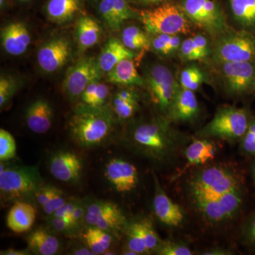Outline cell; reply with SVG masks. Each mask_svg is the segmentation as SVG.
Returning a JSON list of instances; mask_svg holds the SVG:
<instances>
[{"label": "cell", "instance_id": "cell-8", "mask_svg": "<svg viewBox=\"0 0 255 255\" xmlns=\"http://www.w3.org/2000/svg\"><path fill=\"white\" fill-rule=\"evenodd\" d=\"M243 201V189H240L194 202L196 209L208 222L219 223L234 218L241 211Z\"/></svg>", "mask_w": 255, "mask_h": 255}, {"label": "cell", "instance_id": "cell-19", "mask_svg": "<svg viewBox=\"0 0 255 255\" xmlns=\"http://www.w3.org/2000/svg\"><path fill=\"white\" fill-rule=\"evenodd\" d=\"M53 117L51 106L47 101L40 99L29 105L25 119L26 125L31 131L43 134L50 130Z\"/></svg>", "mask_w": 255, "mask_h": 255}, {"label": "cell", "instance_id": "cell-54", "mask_svg": "<svg viewBox=\"0 0 255 255\" xmlns=\"http://www.w3.org/2000/svg\"><path fill=\"white\" fill-rule=\"evenodd\" d=\"M140 1L145 4H155L163 2V1H167V0H140Z\"/></svg>", "mask_w": 255, "mask_h": 255}, {"label": "cell", "instance_id": "cell-22", "mask_svg": "<svg viewBox=\"0 0 255 255\" xmlns=\"http://www.w3.org/2000/svg\"><path fill=\"white\" fill-rule=\"evenodd\" d=\"M36 211L33 206L23 201H16L8 213L6 226L16 233L31 229L36 220Z\"/></svg>", "mask_w": 255, "mask_h": 255}, {"label": "cell", "instance_id": "cell-32", "mask_svg": "<svg viewBox=\"0 0 255 255\" xmlns=\"http://www.w3.org/2000/svg\"><path fill=\"white\" fill-rule=\"evenodd\" d=\"M127 249L137 255L148 254L140 221L131 223L128 228Z\"/></svg>", "mask_w": 255, "mask_h": 255}, {"label": "cell", "instance_id": "cell-29", "mask_svg": "<svg viewBox=\"0 0 255 255\" xmlns=\"http://www.w3.org/2000/svg\"><path fill=\"white\" fill-rule=\"evenodd\" d=\"M85 221L90 226L100 228L109 233L118 232L124 227L126 224V218L122 210L117 212L97 216V217H92V216L85 215Z\"/></svg>", "mask_w": 255, "mask_h": 255}, {"label": "cell", "instance_id": "cell-38", "mask_svg": "<svg viewBox=\"0 0 255 255\" xmlns=\"http://www.w3.org/2000/svg\"><path fill=\"white\" fill-rule=\"evenodd\" d=\"M138 103L137 100L128 102L120 100L115 97L114 100V108L116 113L121 119L130 118L136 112Z\"/></svg>", "mask_w": 255, "mask_h": 255}, {"label": "cell", "instance_id": "cell-39", "mask_svg": "<svg viewBox=\"0 0 255 255\" xmlns=\"http://www.w3.org/2000/svg\"><path fill=\"white\" fill-rule=\"evenodd\" d=\"M241 141L243 152L255 157V119H251L248 130Z\"/></svg>", "mask_w": 255, "mask_h": 255}, {"label": "cell", "instance_id": "cell-50", "mask_svg": "<svg viewBox=\"0 0 255 255\" xmlns=\"http://www.w3.org/2000/svg\"><path fill=\"white\" fill-rule=\"evenodd\" d=\"M193 40L195 42L196 46L201 50L204 56L207 57L211 53L210 50L209 41L206 36L202 34H197L192 37Z\"/></svg>", "mask_w": 255, "mask_h": 255}, {"label": "cell", "instance_id": "cell-5", "mask_svg": "<svg viewBox=\"0 0 255 255\" xmlns=\"http://www.w3.org/2000/svg\"><path fill=\"white\" fill-rule=\"evenodd\" d=\"M140 18L151 34H187L191 31V22L184 10L169 3L142 10Z\"/></svg>", "mask_w": 255, "mask_h": 255}, {"label": "cell", "instance_id": "cell-26", "mask_svg": "<svg viewBox=\"0 0 255 255\" xmlns=\"http://www.w3.org/2000/svg\"><path fill=\"white\" fill-rule=\"evenodd\" d=\"M101 36L100 25L90 16H82L77 26V38L82 51L92 48L98 43Z\"/></svg>", "mask_w": 255, "mask_h": 255}, {"label": "cell", "instance_id": "cell-21", "mask_svg": "<svg viewBox=\"0 0 255 255\" xmlns=\"http://www.w3.org/2000/svg\"><path fill=\"white\" fill-rule=\"evenodd\" d=\"M135 53L124 46L117 38H110L101 52L97 64L103 73L110 72L121 61L127 58H134Z\"/></svg>", "mask_w": 255, "mask_h": 255}, {"label": "cell", "instance_id": "cell-20", "mask_svg": "<svg viewBox=\"0 0 255 255\" xmlns=\"http://www.w3.org/2000/svg\"><path fill=\"white\" fill-rule=\"evenodd\" d=\"M100 12L110 28L118 30L125 21L135 17L127 0H102Z\"/></svg>", "mask_w": 255, "mask_h": 255}, {"label": "cell", "instance_id": "cell-27", "mask_svg": "<svg viewBox=\"0 0 255 255\" xmlns=\"http://www.w3.org/2000/svg\"><path fill=\"white\" fill-rule=\"evenodd\" d=\"M80 8L79 0H49L46 13L52 21L63 23L71 20Z\"/></svg>", "mask_w": 255, "mask_h": 255}, {"label": "cell", "instance_id": "cell-18", "mask_svg": "<svg viewBox=\"0 0 255 255\" xmlns=\"http://www.w3.org/2000/svg\"><path fill=\"white\" fill-rule=\"evenodd\" d=\"M199 112V102L194 91L181 87L168 112L169 119L174 122H190Z\"/></svg>", "mask_w": 255, "mask_h": 255}, {"label": "cell", "instance_id": "cell-14", "mask_svg": "<svg viewBox=\"0 0 255 255\" xmlns=\"http://www.w3.org/2000/svg\"><path fill=\"white\" fill-rule=\"evenodd\" d=\"M105 175L114 189L121 193L133 190L138 183L136 167L122 159L114 158L109 161L106 165Z\"/></svg>", "mask_w": 255, "mask_h": 255}, {"label": "cell", "instance_id": "cell-23", "mask_svg": "<svg viewBox=\"0 0 255 255\" xmlns=\"http://www.w3.org/2000/svg\"><path fill=\"white\" fill-rule=\"evenodd\" d=\"M107 81L122 85H143V79L137 73L132 58H127L117 64L107 75Z\"/></svg>", "mask_w": 255, "mask_h": 255}, {"label": "cell", "instance_id": "cell-52", "mask_svg": "<svg viewBox=\"0 0 255 255\" xmlns=\"http://www.w3.org/2000/svg\"><path fill=\"white\" fill-rule=\"evenodd\" d=\"M73 255H93L94 253H92L91 250L87 247H80V248H76L73 251Z\"/></svg>", "mask_w": 255, "mask_h": 255}, {"label": "cell", "instance_id": "cell-40", "mask_svg": "<svg viewBox=\"0 0 255 255\" xmlns=\"http://www.w3.org/2000/svg\"><path fill=\"white\" fill-rule=\"evenodd\" d=\"M14 81L6 77L0 78V106L4 107L11 100L14 93Z\"/></svg>", "mask_w": 255, "mask_h": 255}, {"label": "cell", "instance_id": "cell-33", "mask_svg": "<svg viewBox=\"0 0 255 255\" xmlns=\"http://www.w3.org/2000/svg\"><path fill=\"white\" fill-rule=\"evenodd\" d=\"M205 81V75L200 68L190 65L184 68L180 75L181 87L191 91H196Z\"/></svg>", "mask_w": 255, "mask_h": 255}, {"label": "cell", "instance_id": "cell-56", "mask_svg": "<svg viewBox=\"0 0 255 255\" xmlns=\"http://www.w3.org/2000/svg\"><path fill=\"white\" fill-rule=\"evenodd\" d=\"M4 0H0V5H1V6H3V5H4Z\"/></svg>", "mask_w": 255, "mask_h": 255}, {"label": "cell", "instance_id": "cell-46", "mask_svg": "<svg viewBox=\"0 0 255 255\" xmlns=\"http://www.w3.org/2000/svg\"><path fill=\"white\" fill-rule=\"evenodd\" d=\"M50 224L58 233H70L77 228L68 219L64 218L53 217L50 220Z\"/></svg>", "mask_w": 255, "mask_h": 255}, {"label": "cell", "instance_id": "cell-16", "mask_svg": "<svg viewBox=\"0 0 255 255\" xmlns=\"http://www.w3.org/2000/svg\"><path fill=\"white\" fill-rule=\"evenodd\" d=\"M155 195L153 208L155 214L160 222L171 227L180 226L184 221V212L180 206L174 203L164 192L157 177L154 175Z\"/></svg>", "mask_w": 255, "mask_h": 255}, {"label": "cell", "instance_id": "cell-17", "mask_svg": "<svg viewBox=\"0 0 255 255\" xmlns=\"http://www.w3.org/2000/svg\"><path fill=\"white\" fill-rule=\"evenodd\" d=\"M1 44L8 54L22 55L31 43V35L24 23L13 22L1 31Z\"/></svg>", "mask_w": 255, "mask_h": 255}, {"label": "cell", "instance_id": "cell-1", "mask_svg": "<svg viewBox=\"0 0 255 255\" xmlns=\"http://www.w3.org/2000/svg\"><path fill=\"white\" fill-rule=\"evenodd\" d=\"M132 140L139 150L159 162L175 155L181 145L179 134L164 120L137 126L132 132Z\"/></svg>", "mask_w": 255, "mask_h": 255}, {"label": "cell", "instance_id": "cell-47", "mask_svg": "<svg viewBox=\"0 0 255 255\" xmlns=\"http://www.w3.org/2000/svg\"><path fill=\"white\" fill-rule=\"evenodd\" d=\"M91 229L92 233H94L96 237L98 238L99 241L102 243L104 248L107 251H108L111 246H112V241H113L110 233L107 232V231H104V230L100 229V228L93 227V226H91Z\"/></svg>", "mask_w": 255, "mask_h": 255}, {"label": "cell", "instance_id": "cell-10", "mask_svg": "<svg viewBox=\"0 0 255 255\" xmlns=\"http://www.w3.org/2000/svg\"><path fill=\"white\" fill-rule=\"evenodd\" d=\"M146 82L156 105L162 112L168 113L181 88L173 73L163 65H155L147 72Z\"/></svg>", "mask_w": 255, "mask_h": 255}, {"label": "cell", "instance_id": "cell-34", "mask_svg": "<svg viewBox=\"0 0 255 255\" xmlns=\"http://www.w3.org/2000/svg\"><path fill=\"white\" fill-rule=\"evenodd\" d=\"M16 153V145L14 137L7 130H0V159L1 162L14 158Z\"/></svg>", "mask_w": 255, "mask_h": 255}, {"label": "cell", "instance_id": "cell-11", "mask_svg": "<svg viewBox=\"0 0 255 255\" xmlns=\"http://www.w3.org/2000/svg\"><path fill=\"white\" fill-rule=\"evenodd\" d=\"M102 75L97 60L85 58L68 69L63 82V90L70 98L81 97L92 82L99 81Z\"/></svg>", "mask_w": 255, "mask_h": 255}, {"label": "cell", "instance_id": "cell-45", "mask_svg": "<svg viewBox=\"0 0 255 255\" xmlns=\"http://www.w3.org/2000/svg\"><path fill=\"white\" fill-rule=\"evenodd\" d=\"M66 202V200L64 198L63 192L61 190H60L52 197V199L48 202H47L42 207H43V211L47 215L53 216L55 211L62 207Z\"/></svg>", "mask_w": 255, "mask_h": 255}, {"label": "cell", "instance_id": "cell-2", "mask_svg": "<svg viewBox=\"0 0 255 255\" xmlns=\"http://www.w3.org/2000/svg\"><path fill=\"white\" fill-rule=\"evenodd\" d=\"M113 126L112 114L105 107L84 105L70 121V130L75 141L82 147L100 145L110 135Z\"/></svg>", "mask_w": 255, "mask_h": 255}, {"label": "cell", "instance_id": "cell-6", "mask_svg": "<svg viewBox=\"0 0 255 255\" xmlns=\"http://www.w3.org/2000/svg\"><path fill=\"white\" fill-rule=\"evenodd\" d=\"M41 186L37 167H7L0 172V192L4 201H19L35 196Z\"/></svg>", "mask_w": 255, "mask_h": 255}, {"label": "cell", "instance_id": "cell-48", "mask_svg": "<svg viewBox=\"0 0 255 255\" xmlns=\"http://www.w3.org/2000/svg\"><path fill=\"white\" fill-rule=\"evenodd\" d=\"M76 205L77 202H71V201L70 202H66L59 209L57 210L52 216L53 217L64 218V219H68L69 216L73 213Z\"/></svg>", "mask_w": 255, "mask_h": 255}, {"label": "cell", "instance_id": "cell-35", "mask_svg": "<svg viewBox=\"0 0 255 255\" xmlns=\"http://www.w3.org/2000/svg\"><path fill=\"white\" fill-rule=\"evenodd\" d=\"M179 53L181 59L184 61H195V60H202L206 58L196 46L193 38H187L182 42Z\"/></svg>", "mask_w": 255, "mask_h": 255}, {"label": "cell", "instance_id": "cell-58", "mask_svg": "<svg viewBox=\"0 0 255 255\" xmlns=\"http://www.w3.org/2000/svg\"><path fill=\"white\" fill-rule=\"evenodd\" d=\"M253 88H254V90H255V84H254V87H253Z\"/></svg>", "mask_w": 255, "mask_h": 255}, {"label": "cell", "instance_id": "cell-55", "mask_svg": "<svg viewBox=\"0 0 255 255\" xmlns=\"http://www.w3.org/2000/svg\"><path fill=\"white\" fill-rule=\"evenodd\" d=\"M253 179H254L255 183V162L254 164H253Z\"/></svg>", "mask_w": 255, "mask_h": 255}, {"label": "cell", "instance_id": "cell-4", "mask_svg": "<svg viewBox=\"0 0 255 255\" xmlns=\"http://www.w3.org/2000/svg\"><path fill=\"white\" fill-rule=\"evenodd\" d=\"M248 111L234 107L220 109L214 118L198 132L201 138L223 139L228 141L241 140L251 123Z\"/></svg>", "mask_w": 255, "mask_h": 255}, {"label": "cell", "instance_id": "cell-31", "mask_svg": "<svg viewBox=\"0 0 255 255\" xmlns=\"http://www.w3.org/2000/svg\"><path fill=\"white\" fill-rule=\"evenodd\" d=\"M122 43L132 51L148 50L150 47V40L147 34L137 26H128L122 33Z\"/></svg>", "mask_w": 255, "mask_h": 255}, {"label": "cell", "instance_id": "cell-7", "mask_svg": "<svg viewBox=\"0 0 255 255\" xmlns=\"http://www.w3.org/2000/svg\"><path fill=\"white\" fill-rule=\"evenodd\" d=\"M219 36L213 50L216 63L255 61V37L249 31H227Z\"/></svg>", "mask_w": 255, "mask_h": 255}, {"label": "cell", "instance_id": "cell-24", "mask_svg": "<svg viewBox=\"0 0 255 255\" xmlns=\"http://www.w3.org/2000/svg\"><path fill=\"white\" fill-rule=\"evenodd\" d=\"M27 243L31 251L38 255H54L60 249L58 238L43 228L37 229L29 234Z\"/></svg>", "mask_w": 255, "mask_h": 255}, {"label": "cell", "instance_id": "cell-57", "mask_svg": "<svg viewBox=\"0 0 255 255\" xmlns=\"http://www.w3.org/2000/svg\"><path fill=\"white\" fill-rule=\"evenodd\" d=\"M21 1H30V0H21Z\"/></svg>", "mask_w": 255, "mask_h": 255}, {"label": "cell", "instance_id": "cell-44", "mask_svg": "<svg viewBox=\"0 0 255 255\" xmlns=\"http://www.w3.org/2000/svg\"><path fill=\"white\" fill-rule=\"evenodd\" d=\"M60 190V189L53 186H41L35 194L37 202L40 206H44Z\"/></svg>", "mask_w": 255, "mask_h": 255}, {"label": "cell", "instance_id": "cell-37", "mask_svg": "<svg viewBox=\"0 0 255 255\" xmlns=\"http://www.w3.org/2000/svg\"><path fill=\"white\" fill-rule=\"evenodd\" d=\"M141 222L142 233L145 239V246L148 253L156 251L161 243L160 240L155 232L152 223L147 220H143Z\"/></svg>", "mask_w": 255, "mask_h": 255}, {"label": "cell", "instance_id": "cell-41", "mask_svg": "<svg viewBox=\"0 0 255 255\" xmlns=\"http://www.w3.org/2000/svg\"><path fill=\"white\" fill-rule=\"evenodd\" d=\"M242 236L247 246L255 251V212L245 223Z\"/></svg>", "mask_w": 255, "mask_h": 255}, {"label": "cell", "instance_id": "cell-30", "mask_svg": "<svg viewBox=\"0 0 255 255\" xmlns=\"http://www.w3.org/2000/svg\"><path fill=\"white\" fill-rule=\"evenodd\" d=\"M182 43L179 35L155 34L150 41V47L157 54L170 56L179 51Z\"/></svg>", "mask_w": 255, "mask_h": 255}, {"label": "cell", "instance_id": "cell-15", "mask_svg": "<svg viewBox=\"0 0 255 255\" xmlns=\"http://www.w3.org/2000/svg\"><path fill=\"white\" fill-rule=\"evenodd\" d=\"M50 172L60 182H75L80 179L82 170L81 159L71 151H60L50 160Z\"/></svg>", "mask_w": 255, "mask_h": 255}, {"label": "cell", "instance_id": "cell-42", "mask_svg": "<svg viewBox=\"0 0 255 255\" xmlns=\"http://www.w3.org/2000/svg\"><path fill=\"white\" fill-rule=\"evenodd\" d=\"M84 240L86 243L87 247L91 250L94 255H105L107 251L102 246V243L99 241L92 233L91 227L87 228L86 231L83 234Z\"/></svg>", "mask_w": 255, "mask_h": 255}, {"label": "cell", "instance_id": "cell-25", "mask_svg": "<svg viewBox=\"0 0 255 255\" xmlns=\"http://www.w3.org/2000/svg\"><path fill=\"white\" fill-rule=\"evenodd\" d=\"M216 145L208 138L195 139L185 150V157L189 166H198L207 163L215 158Z\"/></svg>", "mask_w": 255, "mask_h": 255}, {"label": "cell", "instance_id": "cell-51", "mask_svg": "<svg viewBox=\"0 0 255 255\" xmlns=\"http://www.w3.org/2000/svg\"><path fill=\"white\" fill-rule=\"evenodd\" d=\"M203 255H232L228 250L223 249L221 248H211L201 253Z\"/></svg>", "mask_w": 255, "mask_h": 255}, {"label": "cell", "instance_id": "cell-3", "mask_svg": "<svg viewBox=\"0 0 255 255\" xmlns=\"http://www.w3.org/2000/svg\"><path fill=\"white\" fill-rule=\"evenodd\" d=\"M189 187L193 201L201 200L242 189V180L236 169L216 164L198 171Z\"/></svg>", "mask_w": 255, "mask_h": 255}, {"label": "cell", "instance_id": "cell-53", "mask_svg": "<svg viewBox=\"0 0 255 255\" xmlns=\"http://www.w3.org/2000/svg\"><path fill=\"white\" fill-rule=\"evenodd\" d=\"M1 255H28L27 251H17L14 249H8L6 251H1Z\"/></svg>", "mask_w": 255, "mask_h": 255}, {"label": "cell", "instance_id": "cell-49", "mask_svg": "<svg viewBox=\"0 0 255 255\" xmlns=\"http://www.w3.org/2000/svg\"><path fill=\"white\" fill-rule=\"evenodd\" d=\"M85 214H86V211L84 209L83 206L77 204L73 213L69 216L68 219L70 220V222L73 223L74 226L77 227L81 222L82 219H85Z\"/></svg>", "mask_w": 255, "mask_h": 255}, {"label": "cell", "instance_id": "cell-12", "mask_svg": "<svg viewBox=\"0 0 255 255\" xmlns=\"http://www.w3.org/2000/svg\"><path fill=\"white\" fill-rule=\"evenodd\" d=\"M219 64L221 79L230 95H243L254 87L255 61Z\"/></svg>", "mask_w": 255, "mask_h": 255}, {"label": "cell", "instance_id": "cell-13", "mask_svg": "<svg viewBox=\"0 0 255 255\" xmlns=\"http://www.w3.org/2000/svg\"><path fill=\"white\" fill-rule=\"evenodd\" d=\"M71 46L68 40L57 38L48 41L38 50L37 60L42 70L51 73L58 71L68 62Z\"/></svg>", "mask_w": 255, "mask_h": 255}, {"label": "cell", "instance_id": "cell-43", "mask_svg": "<svg viewBox=\"0 0 255 255\" xmlns=\"http://www.w3.org/2000/svg\"><path fill=\"white\" fill-rule=\"evenodd\" d=\"M110 95L109 87L105 84L99 82L97 90L89 103L87 105L93 107H102L105 105L106 101Z\"/></svg>", "mask_w": 255, "mask_h": 255}, {"label": "cell", "instance_id": "cell-9", "mask_svg": "<svg viewBox=\"0 0 255 255\" xmlns=\"http://www.w3.org/2000/svg\"><path fill=\"white\" fill-rule=\"evenodd\" d=\"M182 9L191 23L210 34L221 36L227 31L224 16L213 0H185Z\"/></svg>", "mask_w": 255, "mask_h": 255}, {"label": "cell", "instance_id": "cell-28", "mask_svg": "<svg viewBox=\"0 0 255 255\" xmlns=\"http://www.w3.org/2000/svg\"><path fill=\"white\" fill-rule=\"evenodd\" d=\"M230 4L236 22L246 29H255V0H231Z\"/></svg>", "mask_w": 255, "mask_h": 255}, {"label": "cell", "instance_id": "cell-36", "mask_svg": "<svg viewBox=\"0 0 255 255\" xmlns=\"http://www.w3.org/2000/svg\"><path fill=\"white\" fill-rule=\"evenodd\" d=\"M155 252L160 255H193L192 251L185 244L174 241L161 242Z\"/></svg>", "mask_w": 255, "mask_h": 255}]
</instances>
